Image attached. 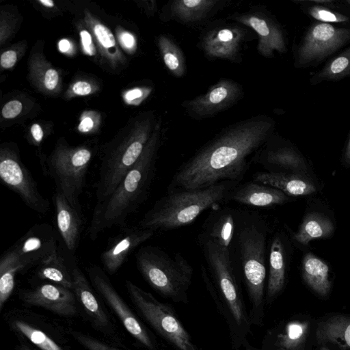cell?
<instances>
[{
    "label": "cell",
    "instance_id": "22",
    "mask_svg": "<svg viewBox=\"0 0 350 350\" xmlns=\"http://www.w3.org/2000/svg\"><path fill=\"white\" fill-rule=\"evenodd\" d=\"M236 208L217 206L211 208L202 226L200 234L221 246L231 250L235 230Z\"/></svg>",
    "mask_w": 350,
    "mask_h": 350
},
{
    "label": "cell",
    "instance_id": "34",
    "mask_svg": "<svg viewBox=\"0 0 350 350\" xmlns=\"http://www.w3.org/2000/svg\"><path fill=\"white\" fill-rule=\"evenodd\" d=\"M163 63L170 73L176 78L184 77L187 66L183 51L170 36L162 35L158 42Z\"/></svg>",
    "mask_w": 350,
    "mask_h": 350
},
{
    "label": "cell",
    "instance_id": "2",
    "mask_svg": "<svg viewBox=\"0 0 350 350\" xmlns=\"http://www.w3.org/2000/svg\"><path fill=\"white\" fill-rule=\"evenodd\" d=\"M198 242L206 265H201L202 280L226 323L232 349L241 350L249 343L252 326L243 297L242 279L230 250L200 233Z\"/></svg>",
    "mask_w": 350,
    "mask_h": 350
},
{
    "label": "cell",
    "instance_id": "18",
    "mask_svg": "<svg viewBox=\"0 0 350 350\" xmlns=\"http://www.w3.org/2000/svg\"><path fill=\"white\" fill-rule=\"evenodd\" d=\"M228 0H172L165 6L166 21L195 26L213 16L228 3Z\"/></svg>",
    "mask_w": 350,
    "mask_h": 350
},
{
    "label": "cell",
    "instance_id": "32",
    "mask_svg": "<svg viewBox=\"0 0 350 350\" xmlns=\"http://www.w3.org/2000/svg\"><path fill=\"white\" fill-rule=\"evenodd\" d=\"M350 76V45L329 59L309 79L311 85L325 81H336Z\"/></svg>",
    "mask_w": 350,
    "mask_h": 350
},
{
    "label": "cell",
    "instance_id": "25",
    "mask_svg": "<svg viewBox=\"0 0 350 350\" xmlns=\"http://www.w3.org/2000/svg\"><path fill=\"white\" fill-rule=\"evenodd\" d=\"M252 180L275 187L288 196L309 195L317 190L315 185L310 179L295 172H257L252 175Z\"/></svg>",
    "mask_w": 350,
    "mask_h": 350
},
{
    "label": "cell",
    "instance_id": "51",
    "mask_svg": "<svg viewBox=\"0 0 350 350\" xmlns=\"http://www.w3.org/2000/svg\"><path fill=\"white\" fill-rule=\"evenodd\" d=\"M18 350H34V349H32L30 347H29L25 345H21L18 347Z\"/></svg>",
    "mask_w": 350,
    "mask_h": 350
},
{
    "label": "cell",
    "instance_id": "27",
    "mask_svg": "<svg viewBox=\"0 0 350 350\" xmlns=\"http://www.w3.org/2000/svg\"><path fill=\"white\" fill-rule=\"evenodd\" d=\"M301 5V10L317 22L337 23L350 25V12L342 9L343 2L338 5V1L332 0L296 1Z\"/></svg>",
    "mask_w": 350,
    "mask_h": 350
},
{
    "label": "cell",
    "instance_id": "13",
    "mask_svg": "<svg viewBox=\"0 0 350 350\" xmlns=\"http://www.w3.org/2000/svg\"><path fill=\"white\" fill-rule=\"evenodd\" d=\"M243 96L241 84L231 79L221 78L204 94L184 100L181 107L190 118L202 120L230 109Z\"/></svg>",
    "mask_w": 350,
    "mask_h": 350
},
{
    "label": "cell",
    "instance_id": "1",
    "mask_svg": "<svg viewBox=\"0 0 350 350\" xmlns=\"http://www.w3.org/2000/svg\"><path fill=\"white\" fill-rule=\"evenodd\" d=\"M275 128V120L266 114L224 128L178 167L167 192L200 189L224 181L241 183L252 157Z\"/></svg>",
    "mask_w": 350,
    "mask_h": 350
},
{
    "label": "cell",
    "instance_id": "3",
    "mask_svg": "<svg viewBox=\"0 0 350 350\" xmlns=\"http://www.w3.org/2000/svg\"><path fill=\"white\" fill-rule=\"evenodd\" d=\"M230 254L250 301L252 325L262 326L266 305V260L269 226L259 212L236 208Z\"/></svg>",
    "mask_w": 350,
    "mask_h": 350
},
{
    "label": "cell",
    "instance_id": "49",
    "mask_svg": "<svg viewBox=\"0 0 350 350\" xmlns=\"http://www.w3.org/2000/svg\"><path fill=\"white\" fill-rule=\"evenodd\" d=\"M40 2L48 8H52L54 5L53 1L51 0H40Z\"/></svg>",
    "mask_w": 350,
    "mask_h": 350
},
{
    "label": "cell",
    "instance_id": "43",
    "mask_svg": "<svg viewBox=\"0 0 350 350\" xmlns=\"http://www.w3.org/2000/svg\"><path fill=\"white\" fill-rule=\"evenodd\" d=\"M31 135L34 140L40 143L43 139V131L40 126L38 124H34L31 128Z\"/></svg>",
    "mask_w": 350,
    "mask_h": 350
},
{
    "label": "cell",
    "instance_id": "11",
    "mask_svg": "<svg viewBox=\"0 0 350 350\" xmlns=\"http://www.w3.org/2000/svg\"><path fill=\"white\" fill-rule=\"evenodd\" d=\"M228 21L252 29L258 36L257 51L262 57L272 58L275 52L285 53L287 42L284 31L275 18L263 6H254L243 12H234Z\"/></svg>",
    "mask_w": 350,
    "mask_h": 350
},
{
    "label": "cell",
    "instance_id": "46",
    "mask_svg": "<svg viewBox=\"0 0 350 350\" xmlns=\"http://www.w3.org/2000/svg\"><path fill=\"white\" fill-rule=\"evenodd\" d=\"M142 95V92L139 89H134L126 94V98L127 100H131L141 97Z\"/></svg>",
    "mask_w": 350,
    "mask_h": 350
},
{
    "label": "cell",
    "instance_id": "29",
    "mask_svg": "<svg viewBox=\"0 0 350 350\" xmlns=\"http://www.w3.org/2000/svg\"><path fill=\"white\" fill-rule=\"evenodd\" d=\"M303 278L306 284L321 296L327 295L331 288L329 267L313 254H307L302 262Z\"/></svg>",
    "mask_w": 350,
    "mask_h": 350
},
{
    "label": "cell",
    "instance_id": "39",
    "mask_svg": "<svg viewBox=\"0 0 350 350\" xmlns=\"http://www.w3.org/2000/svg\"><path fill=\"white\" fill-rule=\"evenodd\" d=\"M16 59V53L14 51H7L1 56V65L4 68H10L15 64Z\"/></svg>",
    "mask_w": 350,
    "mask_h": 350
},
{
    "label": "cell",
    "instance_id": "53",
    "mask_svg": "<svg viewBox=\"0 0 350 350\" xmlns=\"http://www.w3.org/2000/svg\"><path fill=\"white\" fill-rule=\"evenodd\" d=\"M321 350H329V349H327L326 348H322Z\"/></svg>",
    "mask_w": 350,
    "mask_h": 350
},
{
    "label": "cell",
    "instance_id": "38",
    "mask_svg": "<svg viewBox=\"0 0 350 350\" xmlns=\"http://www.w3.org/2000/svg\"><path fill=\"white\" fill-rule=\"evenodd\" d=\"M22 110V103L18 100H11L7 103L2 109V115L5 118H13L18 115Z\"/></svg>",
    "mask_w": 350,
    "mask_h": 350
},
{
    "label": "cell",
    "instance_id": "26",
    "mask_svg": "<svg viewBox=\"0 0 350 350\" xmlns=\"http://www.w3.org/2000/svg\"><path fill=\"white\" fill-rule=\"evenodd\" d=\"M73 289L76 297L82 304L85 312L99 327H106L109 321L105 312L96 297L85 275L81 269L75 267L71 271Z\"/></svg>",
    "mask_w": 350,
    "mask_h": 350
},
{
    "label": "cell",
    "instance_id": "17",
    "mask_svg": "<svg viewBox=\"0 0 350 350\" xmlns=\"http://www.w3.org/2000/svg\"><path fill=\"white\" fill-rule=\"evenodd\" d=\"M155 231L137 226H122L120 231L109 239L100 254L105 271L114 274L126 261L129 256L140 245L151 239Z\"/></svg>",
    "mask_w": 350,
    "mask_h": 350
},
{
    "label": "cell",
    "instance_id": "23",
    "mask_svg": "<svg viewBox=\"0 0 350 350\" xmlns=\"http://www.w3.org/2000/svg\"><path fill=\"white\" fill-rule=\"evenodd\" d=\"M269 274L266 284V305H270L282 292L286 280L287 256L280 234L271 239L268 254Z\"/></svg>",
    "mask_w": 350,
    "mask_h": 350
},
{
    "label": "cell",
    "instance_id": "12",
    "mask_svg": "<svg viewBox=\"0 0 350 350\" xmlns=\"http://www.w3.org/2000/svg\"><path fill=\"white\" fill-rule=\"evenodd\" d=\"M0 178L31 210L40 214H46L50 210L49 201L40 192L31 172L16 154L10 151H1Z\"/></svg>",
    "mask_w": 350,
    "mask_h": 350
},
{
    "label": "cell",
    "instance_id": "7",
    "mask_svg": "<svg viewBox=\"0 0 350 350\" xmlns=\"http://www.w3.org/2000/svg\"><path fill=\"white\" fill-rule=\"evenodd\" d=\"M125 285L135 308L161 337L176 350H200L170 304L160 301L131 281L126 280Z\"/></svg>",
    "mask_w": 350,
    "mask_h": 350
},
{
    "label": "cell",
    "instance_id": "42",
    "mask_svg": "<svg viewBox=\"0 0 350 350\" xmlns=\"http://www.w3.org/2000/svg\"><path fill=\"white\" fill-rule=\"evenodd\" d=\"M73 91L78 95H87L91 92L90 85L85 81H78L73 85Z\"/></svg>",
    "mask_w": 350,
    "mask_h": 350
},
{
    "label": "cell",
    "instance_id": "47",
    "mask_svg": "<svg viewBox=\"0 0 350 350\" xmlns=\"http://www.w3.org/2000/svg\"><path fill=\"white\" fill-rule=\"evenodd\" d=\"M70 42L66 39H62L59 42V51L63 52V53L66 52L67 51H68V49H70Z\"/></svg>",
    "mask_w": 350,
    "mask_h": 350
},
{
    "label": "cell",
    "instance_id": "21",
    "mask_svg": "<svg viewBox=\"0 0 350 350\" xmlns=\"http://www.w3.org/2000/svg\"><path fill=\"white\" fill-rule=\"evenodd\" d=\"M53 202L59 233L67 249L75 252L78 247L82 229L81 212L75 208L57 189L53 194Z\"/></svg>",
    "mask_w": 350,
    "mask_h": 350
},
{
    "label": "cell",
    "instance_id": "10",
    "mask_svg": "<svg viewBox=\"0 0 350 350\" xmlns=\"http://www.w3.org/2000/svg\"><path fill=\"white\" fill-rule=\"evenodd\" d=\"M248 33L247 27L240 23L214 21L204 29L198 44L208 59L238 64L243 61L242 51Z\"/></svg>",
    "mask_w": 350,
    "mask_h": 350
},
{
    "label": "cell",
    "instance_id": "30",
    "mask_svg": "<svg viewBox=\"0 0 350 350\" xmlns=\"http://www.w3.org/2000/svg\"><path fill=\"white\" fill-rule=\"evenodd\" d=\"M25 270L12 247L3 254L0 258V310L13 292L17 273Z\"/></svg>",
    "mask_w": 350,
    "mask_h": 350
},
{
    "label": "cell",
    "instance_id": "36",
    "mask_svg": "<svg viewBox=\"0 0 350 350\" xmlns=\"http://www.w3.org/2000/svg\"><path fill=\"white\" fill-rule=\"evenodd\" d=\"M71 334L88 350H119L85 334L77 332Z\"/></svg>",
    "mask_w": 350,
    "mask_h": 350
},
{
    "label": "cell",
    "instance_id": "19",
    "mask_svg": "<svg viewBox=\"0 0 350 350\" xmlns=\"http://www.w3.org/2000/svg\"><path fill=\"white\" fill-rule=\"evenodd\" d=\"M25 302L44 308L62 316H72L77 313L76 295L64 286L46 283L22 294Z\"/></svg>",
    "mask_w": 350,
    "mask_h": 350
},
{
    "label": "cell",
    "instance_id": "35",
    "mask_svg": "<svg viewBox=\"0 0 350 350\" xmlns=\"http://www.w3.org/2000/svg\"><path fill=\"white\" fill-rule=\"evenodd\" d=\"M12 326L41 350H64L44 332L23 321L16 320Z\"/></svg>",
    "mask_w": 350,
    "mask_h": 350
},
{
    "label": "cell",
    "instance_id": "4",
    "mask_svg": "<svg viewBox=\"0 0 350 350\" xmlns=\"http://www.w3.org/2000/svg\"><path fill=\"white\" fill-rule=\"evenodd\" d=\"M160 144L158 126L139 159L113 192L103 202L95 205L88 229L92 241L96 240L106 229L126 226L129 216L135 213L147 200L156 175Z\"/></svg>",
    "mask_w": 350,
    "mask_h": 350
},
{
    "label": "cell",
    "instance_id": "20",
    "mask_svg": "<svg viewBox=\"0 0 350 350\" xmlns=\"http://www.w3.org/2000/svg\"><path fill=\"white\" fill-rule=\"evenodd\" d=\"M289 196L272 186L252 180L240 183L229 193L228 202L252 207H271L288 202Z\"/></svg>",
    "mask_w": 350,
    "mask_h": 350
},
{
    "label": "cell",
    "instance_id": "24",
    "mask_svg": "<svg viewBox=\"0 0 350 350\" xmlns=\"http://www.w3.org/2000/svg\"><path fill=\"white\" fill-rule=\"evenodd\" d=\"M308 329L306 321H290L268 330L261 342L262 350H299Z\"/></svg>",
    "mask_w": 350,
    "mask_h": 350
},
{
    "label": "cell",
    "instance_id": "40",
    "mask_svg": "<svg viewBox=\"0 0 350 350\" xmlns=\"http://www.w3.org/2000/svg\"><path fill=\"white\" fill-rule=\"evenodd\" d=\"M80 36L84 51L90 55H93L95 49L90 33L85 30H83L81 31Z\"/></svg>",
    "mask_w": 350,
    "mask_h": 350
},
{
    "label": "cell",
    "instance_id": "9",
    "mask_svg": "<svg viewBox=\"0 0 350 350\" xmlns=\"http://www.w3.org/2000/svg\"><path fill=\"white\" fill-rule=\"evenodd\" d=\"M350 43V26L316 22L304 33L294 48V66L314 67Z\"/></svg>",
    "mask_w": 350,
    "mask_h": 350
},
{
    "label": "cell",
    "instance_id": "50",
    "mask_svg": "<svg viewBox=\"0 0 350 350\" xmlns=\"http://www.w3.org/2000/svg\"><path fill=\"white\" fill-rule=\"evenodd\" d=\"M243 350H262L261 348H258L256 347L251 345L250 343H247L243 348Z\"/></svg>",
    "mask_w": 350,
    "mask_h": 350
},
{
    "label": "cell",
    "instance_id": "44",
    "mask_svg": "<svg viewBox=\"0 0 350 350\" xmlns=\"http://www.w3.org/2000/svg\"><path fill=\"white\" fill-rule=\"evenodd\" d=\"M94 125V122L90 118H85L80 122L78 129L81 132L86 133L90 131Z\"/></svg>",
    "mask_w": 350,
    "mask_h": 350
},
{
    "label": "cell",
    "instance_id": "5",
    "mask_svg": "<svg viewBox=\"0 0 350 350\" xmlns=\"http://www.w3.org/2000/svg\"><path fill=\"white\" fill-rule=\"evenodd\" d=\"M239 183L224 181L200 189L167 192L143 215L138 226L156 232L187 226L204 211L228 202L230 192Z\"/></svg>",
    "mask_w": 350,
    "mask_h": 350
},
{
    "label": "cell",
    "instance_id": "37",
    "mask_svg": "<svg viewBox=\"0 0 350 350\" xmlns=\"http://www.w3.org/2000/svg\"><path fill=\"white\" fill-rule=\"evenodd\" d=\"M94 33L100 44L106 48H111L116 46V41L111 31L105 25L97 24L95 25Z\"/></svg>",
    "mask_w": 350,
    "mask_h": 350
},
{
    "label": "cell",
    "instance_id": "45",
    "mask_svg": "<svg viewBox=\"0 0 350 350\" xmlns=\"http://www.w3.org/2000/svg\"><path fill=\"white\" fill-rule=\"evenodd\" d=\"M121 41L123 45L126 48H132L134 45L135 40L133 36L129 33H123L121 35Z\"/></svg>",
    "mask_w": 350,
    "mask_h": 350
},
{
    "label": "cell",
    "instance_id": "48",
    "mask_svg": "<svg viewBox=\"0 0 350 350\" xmlns=\"http://www.w3.org/2000/svg\"><path fill=\"white\" fill-rule=\"evenodd\" d=\"M344 159L347 163L350 165V135L345 148Z\"/></svg>",
    "mask_w": 350,
    "mask_h": 350
},
{
    "label": "cell",
    "instance_id": "52",
    "mask_svg": "<svg viewBox=\"0 0 350 350\" xmlns=\"http://www.w3.org/2000/svg\"><path fill=\"white\" fill-rule=\"evenodd\" d=\"M345 4L350 6V0L342 1Z\"/></svg>",
    "mask_w": 350,
    "mask_h": 350
},
{
    "label": "cell",
    "instance_id": "6",
    "mask_svg": "<svg viewBox=\"0 0 350 350\" xmlns=\"http://www.w3.org/2000/svg\"><path fill=\"white\" fill-rule=\"evenodd\" d=\"M137 267L157 293L175 303L187 304L193 269L179 252L170 255L161 248L146 245L135 254Z\"/></svg>",
    "mask_w": 350,
    "mask_h": 350
},
{
    "label": "cell",
    "instance_id": "15",
    "mask_svg": "<svg viewBox=\"0 0 350 350\" xmlns=\"http://www.w3.org/2000/svg\"><path fill=\"white\" fill-rule=\"evenodd\" d=\"M252 163L260 165L267 172L288 173L307 169L303 157L291 144L272 134L255 152Z\"/></svg>",
    "mask_w": 350,
    "mask_h": 350
},
{
    "label": "cell",
    "instance_id": "28",
    "mask_svg": "<svg viewBox=\"0 0 350 350\" xmlns=\"http://www.w3.org/2000/svg\"><path fill=\"white\" fill-rule=\"evenodd\" d=\"M316 337L319 343L329 342L342 349H350V317L337 315L320 323Z\"/></svg>",
    "mask_w": 350,
    "mask_h": 350
},
{
    "label": "cell",
    "instance_id": "8",
    "mask_svg": "<svg viewBox=\"0 0 350 350\" xmlns=\"http://www.w3.org/2000/svg\"><path fill=\"white\" fill-rule=\"evenodd\" d=\"M92 152L87 148L68 150L60 147L46 164L47 176L53 178L56 189L81 212L79 196L85 185Z\"/></svg>",
    "mask_w": 350,
    "mask_h": 350
},
{
    "label": "cell",
    "instance_id": "14",
    "mask_svg": "<svg viewBox=\"0 0 350 350\" xmlns=\"http://www.w3.org/2000/svg\"><path fill=\"white\" fill-rule=\"evenodd\" d=\"M87 271L94 288L117 314L129 334L146 348L157 350L155 340L116 291L105 271L96 265L90 266Z\"/></svg>",
    "mask_w": 350,
    "mask_h": 350
},
{
    "label": "cell",
    "instance_id": "16",
    "mask_svg": "<svg viewBox=\"0 0 350 350\" xmlns=\"http://www.w3.org/2000/svg\"><path fill=\"white\" fill-rule=\"evenodd\" d=\"M12 247L26 270L40 265L58 252L55 232L47 224L33 226Z\"/></svg>",
    "mask_w": 350,
    "mask_h": 350
},
{
    "label": "cell",
    "instance_id": "31",
    "mask_svg": "<svg viewBox=\"0 0 350 350\" xmlns=\"http://www.w3.org/2000/svg\"><path fill=\"white\" fill-rule=\"evenodd\" d=\"M333 231L334 225L329 218L317 213H311L306 216L292 238L299 243L307 245L313 239L329 237Z\"/></svg>",
    "mask_w": 350,
    "mask_h": 350
},
{
    "label": "cell",
    "instance_id": "41",
    "mask_svg": "<svg viewBox=\"0 0 350 350\" xmlns=\"http://www.w3.org/2000/svg\"><path fill=\"white\" fill-rule=\"evenodd\" d=\"M58 82V74L54 69H49L44 75V85L49 90H53Z\"/></svg>",
    "mask_w": 350,
    "mask_h": 350
},
{
    "label": "cell",
    "instance_id": "33",
    "mask_svg": "<svg viewBox=\"0 0 350 350\" xmlns=\"http://www.w3.org/2000/svg\"><path fill=\"white\" fill-rule=\"evenodd\" d=\"M37 276L69 289H73V280L64 258L57 252L38 266Z\"/></svg>",
    "mask_w": 350,
    "mask_h": 350
}]
</instances>
